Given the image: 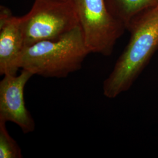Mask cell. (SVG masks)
<instances>
[{
  "label": "cell",
  "instance_id": "8",
  "mask_svg": "<svg viewBox=\"0 0 158 158\" xmlns=\"http://www.w3.org/2000/svg\"><path fill=\"white\" fill-rule=\"evenodd\" d=\"M22 158L21 149L8 133L6 121L0 120V158Z\"/></svg>",
  "mask_w": 158,
  "mask_h": 158
},
{
  "label": "cell",
  "instance_id": "6",
  "mask_svg": "<svg viewBox=\"0 0 158 158\" xmlns=\"http://www.w3.org/2000/svg\"><path fill=\"white\" fill-rule=\"evenodd\" d=\"M20 17L4 6L0 8V74L17 75L25 49Z\"/></svg>",
  "mask_w": 158,
  "mask_h": 158
},
{
  "label": "cell",
  "instance_id": "3",
  "mask_svg": "<svg viewBox=\"0 0 158 158\" xmlns=\"http://www.w3.org/2000/svg\"><path fill=\"white\" fill-rule=\"evenodd\" d=\"M20 19L25 48L58 40L80 25L71 0H35L31 10Z\"/></svg>",
  "mask_w": 158,
  "mask_h": 158
},
{
  "label": "cell",
  "instance_id": "7",
  "mask_svg": "<svg viewBox=\"0 0 158 158\" xmlns=\"http://www.w3.org/2000/svg\"><path fill=\"white\" fill-rule=\"evenodd\" d=\"M110 14L127 29L131 21L142 12L158 6V0H105Z\"/></svg>",
  "mask_w": 158,
  "mask_h": 158
},
{
  "label": "cell",
  "instance_id": "4",
  "mask_svg": "<svg viewBox=\"0 0 158 158\" xmlns=\"http://www.w3.org/2000/svg\"><path fill=\"white\" fill-rule=\"evenodd\" d=\"M90 53L108 56L127 30L110 14L105 0H71Z\"/></svg>",
  "mask_w": 158,
  "mask_h": 158
},
{
  "label": "cell",
  "instance_id": "5",
  "mask_svg": "<svg viewBox=\"0 0 158 158\" xmlns=\"http://www.w3.org/2000/svg\"><path fill=\"white\" fill-rule=\"evenodd\" d=\"M34 74L22 69L19 75L3 76L0 81V120L17 124L23 134L32 132L35 123L26 107L24 89Z\"/></svg>",
  "mask_w": 158,
  "mask_h": 158
},
{
  "label": "cell",
  "instance_id": "2",
  "mask_svg": "<svg viewBox=\"0 0 158 158\" xmlns=\"http://www.w3.org/2000/svg\"><path fill=\"white\" fill-rule=\"evenodd\" d=\"M89 53L79 25L58 40L41 41L25 48L19 65L34 75L64 78L79 70Z\"/></svg>",
  "mask_w": 158,
  "mask_h": 158
},
{
  "label": "cell",
  "instance_id": "1",
  "mask_svg": "<svg viewBox=\"0 0 158 158\" xmlns=\"http://www.w3.org/2000/svg\"><path fill=\"white\" fill-rule=\"evenodd\" d=\"M127 30L130 40L103 83V94L108 98L129 90L158 50V6L134 18Z\"/></svg>",
  "mask_w": 158,
  "mask_h": 158
}]
</instances>
